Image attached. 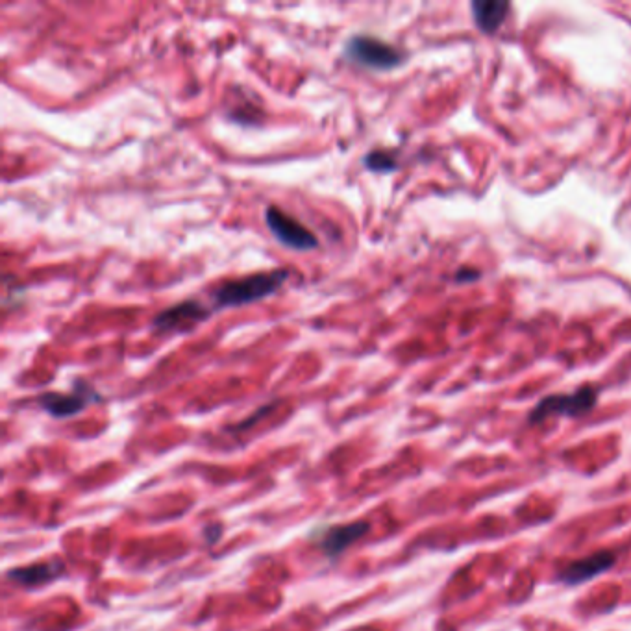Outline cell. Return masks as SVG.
Returning a JSON list of instances; mask_svg holds the SVG:
<instances>
[{"label": "cell", "mask_w": 631, "mask_h": 631, "mask_svg": "<svg viewBox=\"0 0 631 631\" xmlns=\"http://www.w3.org/2000/svg\"><path fill=\"white\" fill-rule=\"evenodd\" d=\"M456 278H458L459 282H463V280L478 278V273H471V271H461V273H458V276H456Z\"/></svg>", "instance_id": "cell-12"}, {"label": "cell", "mask_w": 631, "mask_h": 631, "mask_svg": "<svg viewBox=\"0 0 631 631\" xmlns=\"http://www.w3.org/2000/svg\"><path fill=\"white\" fill-rule=\"evenodd\" d=\"M363 165L372 173H393L396 171V160L393 154L385 150H372L365 158Z\"/></svg>", "instance_id": "cell-11"}, {"label": "cell", "mask_w": 631, "mask_h": 631, "mask_svg": "<svg viewBox=\"0 0 631 631\" xmlns=\"http://www.w3.org/2000/svg\"><path fill=\"white\" fill-rule=\"evenodd\" d=\"M60 574H63V563L58 559H52L47 563H36L30 567H23V569H12L8 572V576L12 578L13 582L26 585V587L54 582L56 578H60Z\"/></svg>", "instance_id": "cell-9"}, {"label": "cell", "mask_w": 631, "mask_h": 631, "mask_svg": "<svg viewBox=\"0 0 631 631\" xmlns=\"http://www.w3.org/2000/svg\"><path fill=\"white\" fill-rule=\"evenodd\" d=\"M345 56L350 62L374 71H391L404 62L402 50L372 36H352L345 43Z\"/></svg>", "instance_id": "cell-2"}, {"label": "cell", "mask_w": 631, "mask_h": 631, "mask_svg": "<svg viewBox=\"0 0 631 631\" xmlns=\"http://www.w3.org/2000/svg\"><path fill=\"white\" fill-rule=\"evenodd\" d=\"M598 391L594 387H580L578 391L570 395H552L543 398L532 413L530 422H541L552 415H565V417H580L596 406Z\"/></svg>", "instance_id": "cell-3"}, {"label": "cell", "mask_w": 631, "mask_h": 631, "mask_svg": "<svg viewBox=\"0 0 631 631\" xmlns=\"http://www.w3.org/2000/svg\"><path fill=\"white\" fill-rule=\"evenodd\" d=\"M369 524L367 522H354L347 526H335L324 533L321 539L324 552L330 557H337L347 550L348 546L354 545L358 539L369 532Z\"/></svg>", "instance_id": "cell-8"}, {"label": "cell", "mask_w": 631, "mask_h": 631, "mask_svg": "<svg viewBox=\"0 0 631 631\" xmlns=\"http://www.w3.org/2000/svg\"><path fill=\"white\" fill-rule=\"evenodd\" d=\"M99 400L100 396L97 395V391H93L91 385L84 384L82 380H76L75 393L71 395L45 393L39 398V406L56 419H67L84 411L87 404L99 402Z\"/></svg>", "instance_id": "cell-6"}, {"label": "cell", "mask_w": 631, "mask_h": 631, "mask_svg": "<svg viewBox=\"0 0 631 631\" xmlns=\"http://www.w3.org/2000/svg\"><path fill=\"white\" fill-rule=\"evenodd\" d=\"M265 223L284 247L300 252H308L319 247V239L311 230L276 206H269L265 210Z\"/></svg>", "instance_id": "cell-4"}, {"label": "cell", "mask_w": 631, "mask_h": 631, "mask_svg": "<svg viewBox=\"0 0 631 631\" xmlns=\"http://www.w3.org/2000/svg\"><path fill=\"white\" fill-rule=\"evenodd\" d=\"M509 2L504 0H476L472 2V15L476 25L485 34H493L506 21Z\"/></svg>", "instance_id": "cell-10"}, {"label": "cell", "mask_w": 631, "mask_h": 631, "mask_svg": "<svg viewBox=\"0 0 631 631\" xmlns=\"http://www.w3.org/2000/svg\"><path fill=\"white\" fill-rule=\"evenodd\" d=\"M210 310L198 300H184L161 311L154 319L158 332H189L200 322L208 321Z\"/></svg>", "instance_id": "cell-5"}, {"label": "cell", "mask_w": 631, "mask_h": 631, "mask_svg": "<svg viewBox=\"0 0 631 631\" xmlns=\"http://www.w3.org/2000/svg\"><path fill=\"white\" fill-rule=\"evenodd\" d=\"M287 269H276L269 273L250 274L245 278L228 280L224 284L217 285L211 293L217 310L226 308H241L247 304L260 302L263 298L274 295L289 278Z\"/></svg>", "instance_id": "cell-1"}, {"label": "cell", "mask_w": 631, "mask_h": 631, "mask_svg": "<svg viewBox=\"0 0 631 631\" xmlns=\"http://www.w3.org/2000/svg\"><path fill=\"white\" fill-rule=\"evenodd\" d=\"M617 563V556L613 552H596L593 556L585 557L580 561H574L567 565L565 569L559 570L557 582L563 585H580V583L591 582L596 576L604 574Z\"/></svg>", "instance_id": "cell-7"}]
</instances>
